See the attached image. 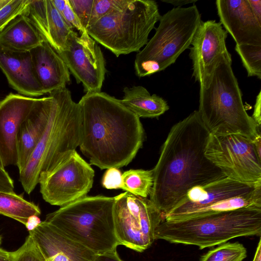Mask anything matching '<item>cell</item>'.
Instances as JSON below:
<instances>
[{"mask_svg": "<svg viewBox=\"0 0 261 261\" xmlns=\"http://www.w3.org/2000/svg\"><path fill=\"white\" fill-rule=\"evenodd\" d=\"M231 65L230 53L221 58L207 85L200 87L197 111L211 135L239 134L252 140L260 127L246 111Z\"/></svg>", "mask_w": 261, "mask_h": 261, "instance_id": "3957f363", "label": "cell"}, {"mask_svg": "<svg viewBox=\"0 0 261 261\" xmlns=\"http://www.w3.org/2000/svg\"><path fill=\"white\" fill-rule=\"evenodd\" d=\"M41 222L38 216H32L29 218L25 226L29 231H30L36 227Z\"/></svg>", "mask_w": 261, "mask_h": 261, "instance_id": "f35d334b", "label": "cell"}, {"mask_svg": "<svg viewBox=\"0 0 261 261\" xmlns=\"http://www.w3.org/2000/svg\"><path fill=\"white\" fill-rule=\"evenodd\" d=\"M81 110V151L101 169L128 165L142 147L144 132L137 115L106 93H86Z\"/></svg>", "mask_w": 261, "mask_h": 261, "instance_id": "7a4b0ae2", "label": "cell"}, {"mask_svg": "<svg viewBox=\"0 0 261 261\" xmlns=\"http://www.w3.org/2000/svg\"><path fill=\"white\" fill-rule=\"evenodd\" d=\"M248 2L254 16L261 24V0H248Z\"/></svg>", "mask_w": 261, "mask_h": 261, "instance_id": "74e56055", "label": "cell"}, {"mask_svg": "<svg viewBox=\"0 0 261 261\" xmlns=\"http://www.w3.org/2000/svg\"><path fill=\"white\" fill-rule=\"evenodd\" d=\"M68 2L82 25L87 31L94 0H68Z\"/></svg>", "mask_w": 261, "mask_h": 261, "instance_id": "1f68e13d", "label": "cell"}, {"mask_svg": "<svg viewBox=\"0 0 261 261\" xmlns=\"http://www.w3.org/2000/svg\"><path fill=\"white\" fill-rule=\"evenodd\" d=\"M0 261H11V252L0 248Z\"/></svg>", "mask_w": 261, "mask_h": 261, "instance_id": "7bdbcfd3", "label": "cell"}, {"mask_svg": "<svg viewBox=\"0 0 261 261\" xmlns=\"http://www.w3.org/2000/svg\"><path fill=\"white\" fill-rule=\"evenodd\" d=\"M94 261H123L119 256L116 249L95 255Z\"/></svg>", "mask_w": 261, "mask_h": 261, "instance_id": "d590c367", "label": "cell"}, {"mask_svg": "<svg viewBox=\"0 0 261 261\" xmlns=\"http://www.w3.org/2000/svg\"><path fill=\"white\" fill-rule=\"evenodd\" d=\"M0 214L13 219L25 225L29 217L39 216L38 205L13 192H0Z\"/></svg>", "mask_w": 261, "mask_h": 261, "instance_id": "603a6c76", "label": "cell"}, {"mask_svg": "<svg viewBox=\"0 0 261 261\" xmlns=\"http://www.w3.org/2000/svg\"><path fill=\"white\" fill-rule=\"evenodd\" d=\"M113 218L119 244L140 252L152 244L155 229L163 220L150 199L126 191L115 196Z\"/></svg>", "mask_w": 261, "mask_h": 261, "instance_id": "9c48e42d", "label": "cell"}, {"mask_svg": "<svg viewBox=\"0 0 261 261\" xmlns=\"http://www.w3.org/2000/svg\"><path fill=\"white\" fill-rule=\"evenodd\" d=\"M115 197L80 198L48 214L44 221L95 254L116 249L119 243L114 227Z\"/></svg>", "mask_w": 261, "mask_h": 261, "instance_id": "8992f818", "label": "cell"}, {"mask_svg": "<svg viewBox=\"0 0 261 261\" xmlns=\"http://www.w3.org/2000/svg\"><path fill=\"white\" fill-rule=\"evenodd\" d=\"M2 237H1V236H0V245H1V243H2Z\"/></svg>", "mask_w": 261, "mask_h": 261, "instance_id": "7dc6e473", "label": "cell"}, {"mask_svg": "<svg viewBox=\"0 0 261 261\" xmlns=\"http://www.w3.org/2000/svg\"><path fill=\"white\" fill-rule=\"evenodd\" d=\"M37 99L10 93L0 101V155L5 167L17 166L18 133Z\"/></svg>", "mask_w": 261, "mask_h": 261, "instance_id": "9a60e30c", "label": "cell"}, {"mask_svg": "<svg viewBox=\"0 0 261 261\" xmlns=\"http://www.w3.org/2000/svg\"><path fill=\"white\" fill-rule=\"evenodd\" d=\"M210 134L197 110L172 126L152 169L150 200L170 212L193 187L226 177L205 155Z\"/></svg>", "mask_w": 261, "mask_h": 261, "instance_id": "6da1fadb", "label": "cell"}, {"mask_svg": "<svg viewBox=\"0 0 261 261\" xmlns=\"http://www.w3.org/2000/svg\"><path fill=\"white\" fill-rule=\"evenodd\" d=\"M216 5L220 23L237 45H261V24L248 0H217Z\"/></svg>", "mask_w": 261, "mask_h": 261, "instance_id": "2e32d148", "label": "cell"}, {"mask_svg": "<svg viewBox=\"0 0 261 261\" xmlns=\"http://www.w3.org/2000/svg\"><path fill=\"white\" fill-rule=\"evenodd\" d=\"M235 50L240 56L248 77L261 79V45H236Z\"/></svg>", "mask_w": 261, "mask_h": 261, "instance_id": "83f0119b", "label": "cell"}, {"mask_svg": "<svg viewBox=\"0 0 261 261\" xmlns=\"http://www.w3.org/2000/svg\"><path fill=\"white\" fill-rule=\"evenodd\" d=\"M30 0H0V34L16 17L25 12Z\"/></svg>", "mask_w": 261, "mask_h": 261, "instance_id": "f1b7e54d", "label": "cell"}, {"mask_svg": "<svg viewBox=\"0 0 261 261\" xmlns=\"http://www.w3.org/2000/svg\"><path fill=\"white\" fill-rule=\"evenodd\" d=\"M38 81L44 94L66 87L70 82L69 69L59 55L47 42L30 51Z\"/></svg>", "mask_w": 261, "mask_h": 261, "instance_id": "d6986e66", "label": "cell"}, {"mask_svg": "<svg viewBox=\"0 0 261 261\" xmlns=\"http://www.w3.org/2000/svg\"><path fill=\"white\" fill-rule=\"evenodd\" d=\"M43 41L23 14L14 19L0 34V46L14 51H30Z\"/></svg>", "mask_w": 261, "mask_h": 261, "instance_id": "44dd1931", "label": "cell"}, {"mask_svg": "<svg viewBox=\"0 0 261 261\" xmlns=\"http://www.w3.org/2000/svg\"><path fill=\"white\" fill-rule=\"evenodd\" d=\"M0 68L10 86L21 95L35 97L44 94L30 51H14L0 46Z\"/></svg>", "mask_w": 261, "mask_h": 261, "instance_id": "ac0fdd59", "label": "cell"}, {"mask_svg": "<svg viewBox=\"0 0 261 261\" xmlns=\"http://www.w3.org/2000/svg\"><path fill=\"white\" fill-rule=\"evenodd\" d=\"M153 36L136 56L135 69L139 77L165 70L191 45L201 23L197 6L175 7L161 16Z\"/></svg>", "mask_w": 261, "mask_h": 261, "instance_id": "ba28073f", "label": "cell"}, {"mask_svg": "<svg viewBox=\"0 0 261 261\" xmlns=\"http://www.w3.org/2000/svg\"><path fill=\"white\" fill-rule=\"evenodd\" d=\"M253 261H261V240L260 239L256 248Z\"/></svg>", "mask_w": 261, "mask_h": 261, "instance_id": "ee69618b", "label": "cell"}, {"mask_svg": "<svg viewBox=\"0 0 261 261\" xmlns=\"http://www.w3.org/2000/svg\"><path fill=\"white\" fill-rule=\"evenodd\" d=\"M123 93L121 103L139 118L158 117L169 109L165 99L142 86L125 87Z\"/></svg>", "mask_w": 261, "mask_h": 261, "instance_id": "7402d4cb", "label": "cell"}, {"mask_svg": "<svg viewBox=\"0 0 261 261\" xmlns=\"http://www.w3.org/2000/svg\"><path fill=\"white\" fill-rule=\"evenodd\" d=\"M45 261H53L51 258L45 259Z\"/></svg>", "mask_w": 261, "mask_h": 261, "instance_id": "bcb514c9", "label": "cell"}, {"mask_svg": "<svg viewBox=\"0 0 261 261\" xmlns=\"http://www.w3.org/2000/svg\"><path fill=\"white\" fill-rule=\"evenodd\" d=\"M247 250L239 242L224 243L201 256L199 261H243Z\"/></svg>", "mask_w": 261, "mask_h": 261, "instance_id": "4316f807", "label": "cell"}, {"mask_svg": "<svg viewBox=\"0 0 261 261\" xmlns=\"http://www.w3.org/2000/svg\"><path fill=\"white\" fill-rule=\"evenodd\" d=\"M128 0H94L88 27L111 11L125 5Z\"/></svg>", "mask_w": 261, "mask_h": 261, "instance_id": "4dcf8cb0", "label": "cell"}, {"mask_svg": "<svg viewBox=\"0 0 261 261\" xmlns=\"http://www.w3.org/2000/svg\"><path fill=\"white\" fill-rule=\"evenodd\" d=\"M23 15L31 21L43 40L50 44L46 0H30Z\"/></svg>", "mask_w": 261, "mask_h": 261, "instance_id": "484cf974", "label": "cell"}, {"mask_svg": "<svg viewBox=\"0 0 261 261\" xmlns=\"http://www.w3.org/2000/svg\"><path fill=\"white\" fill-rule=\"evenodd\" d=\"M153 182L152 169H130L122 174L120 189L134 195L147 198Z\"/></svg>", "mask_w": 261, "mask_h": 261, "instance_id": "d4e9b609", "label": "cell"}, {"mask_svg": "<svg viewBox=\"0 0 261 261\" xmlns=\"http://www.w3.org/2000/svg\"><path fill=\"white\" fill-rule=\"evenodd\" d=\"M121 171L116 168L108 169L105 172L102 179V185L108 189H120L121 186Z\"/></svg>", "mask_w": 261, "mask_h": 261, "instance_id": "d6a6232c", "label": "cell"}, {"mask_svg": "<svg viewBox=\"0 0 261 261\" xmlns=\"http://www.w3.org/2000/svg\"><path fill=\"white\" fill-rule=\"evenodd\" d=\"M63 17L67 24L72 29H75L80 34L87 31L82 25L79 19L72 9L68 0L66 1L65 6L60 14Z\"/></svg>", "mask_w": 261, "mask_h": 261, "instance_id": "836d02e7", "label": "cell"}, {"mask_svg": "<svg viewBox=\"0 0 261 261\" xmlns=\"http://www.w3.org/2000/svg\"><path fill=\"white\" fill-rule=\"evenodd\" d=\"M14 182L5 169L0 168V192H13Z\"/></svg>", "mask_w": 261, "mask_h": 261, "instance_id": "e575fe53", "label": "cell"}, {"mask_svg": "<svg viewBox=\"0 0 261 261\" xmlns=\"http://www.w3.org/2000/svg\"><path fill=\"white\" fill-rule=\"evenodd\" d=\"M11 261H45V258L32 237L29 234L20 248L11 252Z\"/></svg>", "mask_w": 261, "mask_h": 261, "instance_id": "f546056e", "label": "cell"}, {"mask_svg": "<svg viewBox=\"0 0 261 261\" xmlns=\"http://www.w3.org/2000/svg\"><path fill=\"white\" fill-rule=\"evenodd\" d=\"M53 102V96L37 98L28 118L21 124L17 135L19 172L27 163L46 126Z\"/></svg>", "mask_w": 261, "mask_h": 261, "instance_id": "ffe728a7", "label": "cell"}, {"mask_svg": "<svg viewBox=\"0 0 261 261\" xmlns=\"http://www.w3.org/2000/svg\"><path fill=\"white\" fill-rule=\"evenodd\" d=\"M158 5L153 0H128L87 29L96 42L117 57L137 52L146 45L160 20Z\"/></svg>", "mask_w": 261, "mask_h": 261, "instance_id": "52a82bcc", "label": "cell"}, {"mask_svg": "<svg viewBox=\"0 0 261 261\" xmlns=\"http://www.w3.org/2000/svg\"><path fill=\"white\" fill-rule=\"evenodd\" d=\"M86 93L101 92L107 72L104 56L96 41L85 31H73L65 47L58 53Z\"/></svg>", "mask_w": 261, "mask_h": 261, "instance_id": "7c38bea8", "label": "cell"}, {"mask_svg": "<svg viewBox=\"0 0 261 261\" xmlns=\"http://www.w3.org/2000/svg\"><path fill=\"white\" fill-rule=\"evenodd\" d=\"M162 2L171 4L176 7H181L182 6L186 4H194L197 0H162Z\"/></svg>", "mask_w": 261, "mask_h": 261, "instance_id": "ab89813d", "label": "cell"}, {"mask_svg": "<svg viewBox=\"0 0 261 261\" xmlns=\"http://www.w3.org/2000/svg\"><path fill=\"white\" fill-rule=\"evenodd\" d=\"M239 182L225 177L190 189L181 200L168 214L163 216L166 221L185 219L190 215L217 201L246 194L256 186Z\"/></svg>", "mask_w": 261, "mask_h": 261, "instance_id": "5bb4252c", "label": "cell"}, {"mask_svg": "<svg viewBox=\"0 0 261 261\" xmlns=\"http://www.w3.org/2000/svg\"><path fill=\"white\" fill-rule=\"evenodd\" d=\"M53 102L45 129L22 169L19 181L28 194L39 183L40 174L79 146L81 115L79 103L66 87L50 93Z\"/></svg>", "mask_w": 261, "mask_h": 261, "instance_id": "277c9868", "label": "cell"}, {"mask_svg": "<svg viewBox=\"0 0 261 261\" xmlns=\"http://www.w3.org/2000/svg\"><path fill=\"white\" fill-rule=\"evenodd\" d=\"M46 5L50 45L58 53L64 49L68 37L74 30L67 24L51 0H46Z\"/></svg>", "mask_w": 261, "mask_h": 261, "instance_id": "cb8c5ba5", "label": "cell"}, {"mask_svg": "<svg viewBox=\"0 0 261 261\" xmlns=\"http://www.w3.org/2000/svg\"><path fill=\"white\" fill-rule=\"evenodd\" d=\"M66 0H51L54 7L60 14L63 11L65 5Z\"/></svg>", "mask_w": 261, "mask_h": 261, "instance_id": "b9f144b4", "label": "cell"}, {"mask_svg": "<svg viewBox=\"0 0 261 261\" xmlns=\"http://www.w3.org/2000/svg\"><path fill=\"white\" fill-rule=\"evenodd\" d=\"M227 32L215 20L201 21L192 40L189 57L192 61V77L204 87L224 55L229 54L226 45Z\"/></svg>", "mask_w": 261, "mask_h": 261, "instance_id": "4fadbf2b", "label": "cell"}, {"mask_svg": "<svg viewBox=\"0 0 261 261\" xmlns=\"http://www.w3.org/2000/svg\"><path fill=\"white\" fill-rule=\"evenodd\" d=\"M45 259L53 261H94L96 254L65 236L45 221L29 231Z\"/></svg>", "mask_w": 261, "mask_h": 261, "instance_id": "e0dca14e", "label": "cell"}, {"mask_svg": "<svg viewBox=\"0 0 261 261\" xmlns=\"http://www.w3.org/2000/svg\"><path fill=\"white\" fill-rule=\"evenodd\" d=\"M94 171L73 150L39 176L43 199L61 207L87 196L92 187Z\"/></svg>", "mask_w": 261, "mask_h": 261, "instance_id": "30bf717a", "label": "cell"}, {"mask_svg": "<svg viewBox=\"0 0 261 261\" xmlns=\"http://www.w3.org/2000/svg\"><path fill=\"white\" fill-rule=\"evenodd\" d=\"M205 155L231 180L252 185L261 182V158L249 138L210 134Z\"/></svg>", "mask_w": 261, "mask_h": 261, "instance_id": "8fae6325", "label": "cell"}, {"mask_svg": "<svg viewBox=\"0 0 261 261\" xmlns=\"http://www.w3.org/2000/svg\"><path fill=\"white\" fill-rule=\"evenodd\" d=\"M257 124L260 127L261 124V91L256 96L254 106V111L251 116Z\"/></svg>", "mask_w": 261, "mask_h": 261, "instance_id": "8d00e7d4", "label": "cell"}, {"mask_svg": "<svg viewBox=\"0 0 261 261\" xmlns=\"http://www.w3.org/2000/svg\"><path fill=\"white\" fill-rule=\"evenodd\" d=\"M0 168L1 169H5V167H4V166L3 165V162H2L1 155H0Z\"/></svg>", "mask_w": 261, "mask_h": 261, "instance_id": "f6af8a7d", "label": "cell"}, {"mask_svg": "<svg viewBox=\"0 0 261 261\" xmlns=\"http://www.w3.org/2000/svg\"><path fill=\"white\" fill-rule=\"evenodd\" d=\"M261 235V206H251L183 220H163L154 239L198 246L220 245L239 237Z\"/></svg>", "mask_w": 261, "mask_h": 261, "instance_id": "5b68a950", "label": "cell"}, {"mask_svg": "<svg viewBox=\"0 0 261 261\" xmlns=\"http://www.w3.org/2000/svg\"><path fill=\"white\" fill-rule=\"evenodd\" d=\"M255 150L258 156L261 158V135L259 133L252 140Z\"/></svg>", "mask_w": 261, "mask_h": 261, "instance_id": "60d3db41", "label": "cell"}]
</instances>
